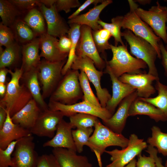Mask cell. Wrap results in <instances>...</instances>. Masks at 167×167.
I'll return each mask as SVG.
<instances>
[{"label": "cell", "mask_w": 167, "mask_h": 167, "mask_svg": "<svg viewBox=\"0 0 167 167\" xmlns=\"http://www.w3.org/2000/svg\"><path fill=\"white\" fill-rule=\"evenodd\" d=\"M22 68H16L13 72L9 70L11 79L7 84L6 93L0 100V106L9 111L12 117L25 105L32 99L28 89L19 81L23 74Z\"/></svg>", "instance_id": "cell-1"}, {"label": "cell", "mask_w": 167, "mask_h": 167, "mask_svg": "<svg viewBox=\"0 0 167 167\" xmlns=\"http://www.w3.org/2000/svg\"><path fill=\"white\" fill-rule=\"evenodd\" d=\"M94 127V129L89 138L88 146L95 154L99 167H102L101 156L106 148L111 146L124 148L127 146L129 139L122 134L113 132L102 124L99 120Z\"/></svg>", "instance_id": "cell-2"}, {"label": "cell", "mask_w": 167, "mask_h": 167, "mask_svg": "<svg viewBox=\"0 0 167 167\" xmlns=\"http://www.w3.org/2000/svg\"><path fill=\"white\" fill-rule=\"evenodd\" d=\"M110 47L113 53L111 59L108 61L106 57L104 59L106 65L116 77L118 78L125 73H144L141 69L147 68V64L143 60L132 56L128 52L126 45L117 46L110 44Z\"/></svg>", "instance_id": "cell-3"}, {"label": "cell", "mask_w": 167, "mask_h": 167, "mask_svg": "<svg viewBox=\"0 0 167 167\" xmlns=\"http://www.w3.org/2000/svg\"><path fill=\"white\" fill-rule=\"evenodd\" d=\"M78 71L71 69L67 72L52 92L50 101L71 105L83 99V93L79 82Z\"/></svg>", "instance_id": "cell-4"}, {"label": "cell", "mask_w": 167, "mask_h": 167, "mask_svg": "<svg viewBox=\"0 0 167 167\" xmlns=\"http://www.w3.org/2000/svg\"><path fill=\"white\" fill-rule=\"evenodd\" d=\"M130 11L123 16L121 27L130 30L134 34L139 36L151 44L157 53V57L161 58V53L159 46L161 38L153 32L146 23L137 15L135 11L137 4L133 0H128Z\"/></svg>", "instance_id": "cell-5"}, {"label": "cell", "mask_w": 167, "mask_h": 167, "mask_svg": "<svg viewBox=\"0 0 167 167\" xmlns=\"http://www.w3.org/2000/svg\"><path fill=\"white\" fill-rule=\"evenodd\" d=\"M121 36L129 44L131 53L136 58L146 63L148 68V73L159 79L155 64L157 53L153 46L147 41L135 35L132 31L127 29L122 32Z\"/></svg>", "instance_id": "cell-6"}, {"label": "cell", "mask_w": 167, "mask_h": 167, "mask_svg": "<svg viewBox=\"0 0 167 167\" xmlns=\"http://www.w3.org/2000/svg\"><path fill=\"white\" fill-rule=\"evenodd\" d=\"M93 61L87 56L76 55L71 69L84 71L89 80L93 85L97 96L102 107L105 108L111 97L108 90L103 88L101 85V79L104 72L98 71L95 67Z\"/></svg>", "instance_id": "cell-7"}, {"label": "cell", "mask_w": 167, "mask_h": 167, "mask_svg": "<svg viewBox=\"0 0 167 167\" xmlns=\"http://www.w3.org/2000/svg\"><path fill=\"white\" fill-rule=\"evenodd\" d=\"M147 143L143 139L138 138L134 134L131 135L127 146L121 150L115 149L105 152L111 156V163L106 167H125L135 157L141 153L148 147Z\"/></svg>", "instance_id": "cell-8"}, {"label": "cell", "mask_w": 167, "mask_h": 167, "mask_svg": "<svg viewBox=\"0 0 167 167\" xmlns=\"http://www.w3.org/2000/svg\"><path fill=\"white\" fill-rule=\"evenodd\" d=\"M135 11L143 21L151 27L156 35L167 44V7L161 6L157 1L156 6H152L148 11L138 7L137 4Z\"/></svg>", "instance_id": "cell-9"}, {"label": "cell", "mask_w": 167, "mask_h": 167, "mask_svg": "<svg viewBox=\"0 0 167 167\" xmlns=\"http://www.w3.org/2000/svg\"><path fill=\"white\" fill-rule=\"evenodd\" d=\"M66 61L56 62L45 59L41 61L38 66V76L42 85L44 99L52 93L61 80L62 69Z\"/></svg>", "instance_id": "cell-10"}, {"label": "cell", "mask_w": 167, "mask_h": 167, "mask_svg": "<svg viewBox=\"0 0 167 167\" xmlns=\"http://www.w3.org/2000/svg\"><path fill=\"white\" fill-rule=\"evenodd\" d=\"M32 135L19 139L12 154V167H36L39 156Z\"/></svg>", "instance_id": "cell-11"}, {"label": "cell", "mask_w": 167, "mask_h": 167, "mask_svg": "<svg viewBox=\"0 0 167 167\" xmlns=\"http://www.w3.org/2000/svg\"><path fill=\"white\" fill-rule=\"evenodd\" d=\"M49 109L62 112L65 116H70L77 113H84L95 116L102 121L106 120L112 116L105 108L99 107L83 101L71 105H66L59 102L50 101Z\"/></svg>", "instance_id": "cell-12"}, {"label": "cell", "mask_w": 167, "mask_h": 167, "mask_svg": "<svg viewBox=\"0 0 167 167\" xmlns=\"http://www.w3.org/2000/svg\"><path fill=\"white\" fill-rule=\"evenodd\" d=\"M80 36L76 50V55L87 56L91 59L100 71H103L106 64L100 57L94 41L92 30L89 27L81 25Z\"/></svg>", "instance_id": "cell-13"}, {"label": "cell", "mask_w": 167, "mask_h": 167, "mask_svg": "<svg viewBox=\"0 0 167 167\" xmlns=\"http://www.w3.org/2000/svg\"><path fill=\"white\" fill-rule=\"evenodd\" d=\"M65 116L60 111L48 109L42 111L36 123L30 130L32 134L39 137L52 138L55 135L57 126Z\"/></svg>", "instance_id": "cell-14"}, {"label": "cell", "mask_w": 167, "mask_h": 167, "mask_svg": "<svg viewBox=\"0 0 167 167\" xmlns=\"http://www.w3.org/2000/svg\"><path fill=\"white\" fill-rule=\"evenodd\" d=\"M118 79L136 89L138 97L144 98H149L155 94L156 90L152 83L154 81L159 80L153 75L145 72L137 74L125 73Z\"/></svg>", "instance_id": "cell-15"}, {"label": "cell", "mask_w": 167, "mask_h": 167, "mask_svg": "<svg viewBox=\"0 0 167 167\" xmlns=\"http://www.w3.org/2000/svg\"><path fill=\"white\" fill-rule=\"evenodd\" d=\"M138 97L136 91L125 98L119 104L116 111L111 117L106 120L102 121L103 124L113 132L122 134L129 117L130 106Z\"/></svg>", "instance_id": "cell-16"}, {"label": "cell", "mask_w": 167, "mask_h": 167, "mask_svg": "<svg viewBox=\"0 0 167 167\" xmlns=\"http://www.w3.org/2000/svg\"><path fill=\"white\" fill-rule=\"evenodd\" d=\"M40 7L47 23L48 34L60 38L67 34L70 27L58 14L55 3L50 8L43 4Z\"/></svg>", "instance_id": "cell-17"}, {"label": "cell", "mask_w": 167, "mask_h": 167, "mask_svg": "<svg viewBox=\"0 0 167 167\" xmlns=\"http://www.w3.org/2000/svg\"><path fill=\"white\" fill-rule=\"evenodd\" d=\"M104 73L108 74L112 83V95L105 108L112 115L120 102L136 90L127 84L121 81L106 65Z\"/></svg>", "instance_id": "cell-18"}, {"label": "cell", "mask_w": 167, "mask_h": 167, "mask_svg": "<svg viewBox=\"0 0 167 167\" xmlns=\"http://www.w3.org/2000/svg\"><path fill=\"white\" fill-rule=\"evenodd\" d=\"M32 135L30 130L14 123L9 111L7 110L6 119L0 129V149H5L12 142Z\"/></svg>", "instance_id": "cell-19"}, {"label": "cell", "mask_w": 167, "mask_h": 167, "mask_svg": "<svg viewBox=\"0 0 167 167\" xmlns=\"http://www.w3.org/2000/svg\"><path fill=\"white\" fill-rule=\"evenodd\" d=\"M73 127L63 119L59 123L54 137L44 143L43 147L63 148L77 152L72 134Z\"/></svg>", "instance_id": "cell-20"}, {"label": "cell", "mask_w": 167, "mask_h": 167, "mask_svg": "<svg viewBox=\"0 0 167 167\" xmlns=\"http://www.w3.org/2000/svg\"><path fill=\"white\" fill-rule=\"evenodd\" d=\"M40 57L51 62H60L66 60L68 54L62 53L58 46V40L56 37L48 34L47 32L41 35Z\"/></svg>", "instance_id": "cell-21"}, {"label": "cell", "mask_w": 167, "mask_h": 167, "mask_svg": "<svg viewBox=\"0 0 167 167\" xmlns=\"http://www.w3.org/2000/svg\"><path fill=\"white\" fill-rule=\"evenodd\" d=\"M76 152L63 148H54V155L60 167H92L85 156L78 155Z\"/></svg>", "instance_id": "cell-22"}, {"label": "cell", "mask_w": 167, "mask_h": 167, "mask_svg": "<svg viewBox=\"0 0 167 167\" xmlns=\"http://www.w3.org/2000/svg\"><path fill=\"white\" fill-rule=\"evenodd\" d=\"M41 109L32 98L11 117L12 121L14 123L30 130L35 125L42 111Z\"/></svg>", "instance_id": "cell-23"}, {"label": "cell", "mask_w": 167, "mask_h": 167, "mask_svg": "<svg viewBox=\"0 0 167 167\" xmlns=\"http://www.w3.org/2000/svg\"><path fill=\"white\" fill-rule=\"evenodd\" d=\"M112 2L111 0H104L101 4L95 6L87 13L69 19L68 23L69 24H75L80 25H85L90 27L92 31L101 29L102 27L98 23L100 19L99 15L102 11Z\"/></svg>", "instance_id": "cell-24"}, {"label": "cell", "mask_w": 167, "mask_h": 167, "mask_svg": "<svg viewBox=\"0 0 167 167\" xmlns=\"http://www.w3.org/2000/svg\"><path fill=\"white\" fill-rule=\"evenodd\" d=\"M40 47L39 37L28 43L22 45V63L21 68L24 73L38 67L41 61L39 53Z\"/></svg>", "instance_id": "cell-25"}, {"label": "cell", "mask_w": 167, "mask_h": 167, "mask_svg": "<svg viewBox=\"0 0 167 167\" xmlns=\"http://www.w3.org/2000/svg\"><path fill=\"white\" fill-rule=\"evenodd\" d=\"M138 115H147L157 122L167 120L161 110L152 104L142 100L138 97L132 102L128 113L129 116Z\"/></svg>", "instance_id": "cell-26"}, {"label": "cell", "mask_w": 167, "mask_h": 167, "mask_svg": "<svg viewBox=\"0 0 167 167\" xmlns=\"http://www.w3.org/2000/svg\"><path fill=\"white\" fill-rule=\"evenodd\" d=\"M38 67L23 73L22 78L24 84L30 92L32 98L40 107L42 111L48 109V106L44 101L41 92L38 76Z\"/></svg>", "instance_id": "cell-27"}, {"label": "cell", "mask_w": 167, "mask_h": 167, "mask_svg": "<svg viewBox=\"0 0 167 167\" xmlns=\"http://www.w3.org/2000/svg\"><path fill=\"white\" fill-rule=\"evenodd\" d=\"M10 28L16 42L22 45L30 42L38 36L24 20L20 19H16Z\"/></svg>", "instance_id": "cell-28"}, {"label": "cell", "mask_w": 167, "mask_h": 167, "mask_svg": "<svg viewBox=\"0 0 167 167\" xmlns=\"http://www.w3.org/2000/svg\"><path fill=\"white\" fill-rule=\"evenodd\" d=\"M81 25L75 24H70V29L67 33L68 36L71 39V44L68 58L63 66L62 73L64 75L67 72L71 69V65L76 57V50L80 36Z\"/></svg>", "instance_id": "cell-29"}, {"label": "cell", "mask_w": 167, "mask_h": 167, "mask_svg": "<svg viewBox=\"0 0 167 167\" xmlns=\"http://www.w3.org/2000/svg\"><path fill=\"white\" fill-rule=\"evenodd\" d=\"M156 81L155 88L158 95L154 97L140 98L161 110L167 120V85L161 83L159 80Z\"/></svg>", "instance_id": "cell-30"}, {"label": "cell", "mask_w": 167, "mask_h": 167, "mask_svg": "<svg viewBox=\"0 0 167 167\" xmlns=\"http://www.w3.org/2000/svg\"><path fill=\"white\" fill-rule=\"evenodd\" d=\"M0 68L9 67L15 64L19 60L21 50L17 42L6 47L3 50L0 46Z\"/></svg>", "instance_id": "cell-31"}, {"label": "cell", "mask_w": 167, "mask_h": 167, "mask_svg": "<svg viewBox=\"0 0 167 167\" xmlns=\"http://www.w3.org/2000/svg\"><path fill=\"white\" fill-rule=\"evenodd\" d=\"M44 19L42 12L34 8L28 11L23 20L39 36L46 32Z\"/></svg>", "instance_id": "cell-32"}, {"label": "cell", "mask_w": 167, "mask_h": 167, "mask_svg": "<svg viewBox=\"0 0 167 167\" xmlns=\"http://www.w3.org/2000/svg\"><path fill=\"white\" fill-rule=\"evenodd\" d=\"M151 129L152 136L148 138L147 143L156 147L159 153L167 156V133L162 132L159 127L155 126H152Z\"/></svg>", "instance_id": "cell-33"}, {"label": "cell", "mask_w": 167, "mask_h": 167, "mask_svg": "<svg viewBox=\"0 0 167 167\" xmlns=\"http://www.w3.org/2000/svg\"><path fill=\"white\" fill-rule=\"evenodd\" d=\"M21 14V12L9 0H0V16L1 22L10 27L16 20V17Z\"/></svg>", "instance_id": "cell-34"}, {"label": "cell", "mask_w": 167, "mask_h": 167, "mask_svg": "<svg viewBox=\"0 0 167 167\" xmlns=\"http://www.w3.org/2000/svg\"><path fill=\"white\" fill-rule=\"evenodd\" d=\"M123 16H118L111 19V23L105 22L100 19L98 23L102 28L108 30L114 39L115 46H117L120 42L122 45H125L121 38V24Z\"/></svg>", "instance_id": "cell-35"}, {"label": "cell", "mask_w": 167, "mask_h": 167, "mask_svg": "<svg viewBox=\"0 0 167 167\" xmlns=\"http://www.w3.org/2000/svg\"><path fill=\"white\" fill-rule=\"evenodd\" d=\"M92 127L78 128L72 131V134L77 152L79 153L83 151L84 145L88 146L90 137L93 133Z\"/></svg>", "instance_id": "cell-36"}, {"label": "cell", "mask_w": 167, "mask_h": 167, "mask_svg": "<svg viewBox=\"0 0 167 167\" xmlns=\"http://www.w3.org/2000/svg\"><path fill=\"white\" fill-rule=\"evenodd\" d=\"M79 80L83 93V101L88 102L98 107H102L98 98L96 96L92 89L86 74L83 71H81L79 73Z\"/></svg>", "instance_id": "cell-37"}, {"label": "cell", "mask_w": 167, "mask_h": 167, "mask_svg": "<svg viewBox=\"0 0 167 167\" xmlns=\"http://www.w3.org/2000/svg\"><path fill=\"white\" fill-rule=\"evenodd\" d=\"M70 124L73 128H88L94 127L99 120L94 115L84 113H77L69 117Z\"/></svg>", "instance_id": "cell-38"}, {"label": "cell", "mask_w": 167, "mask_h": 167, "mask_svg": "<svg viewBox=\"0 0 167 167\" xmlns=\"http://www.w3.org/2000/svg\"><path fill=\"white\" fill-rule=\"evenodd\" d=\"M93 38L98 52L104 54L105 50L110 49L108 41L112 36L108 30L102 28L96 31H92Z\"/></svg>", "instance_id": "cell-39"}, {"label": "cell", "mask_w": 167, "mask_h": 167, "mask_svg": "<svg viewBox=\"0 0 167 167\" xmlns=\"http://www.w3.org/2000/svg\"><path fill=\"white\" fill-rule=\"evenodd\" d=\"M18 140L11 142L5 149L0 148V167H13L11 156Z\"/></svg>", "instance_id": "cell-40"}, {"label": "cell", "mask_w": 167, "mask_h": 167, "mask_svg": "<svg viewBox=\"0 0 167 167\" xmlns=\"http://www.w3.org/2000/svg\"><path fill=\"white\" fill-rule=\"evenodd\" d=\"M14 33L11 28L4 25L1 22L0 24V46L6 47L15 41Z\"/></svg>", "instance_id": "cell-41"}, {"label": "cell", "mask_w": 167, "mask_h": 167, "mask_svg": "<svg viewBox=\"0 0 167 167\" xmlns=\"http://www.w3.org/2000/svg\"><path fill=\"white\" fill-rule=\"evenodd\" d=\"M9 1L19 11H29L38 6H41L40 0H10Z\"/></svg>", "instance_id": "cell-42"}, {"label": "cell", "mask_w": 167, "mask_h": 167, "mask_svg": "<svg viewBox=\"0 0 167 167\" xmlns=\"http://www.w3.org/2000/svg\"><path fill=\"white\" fill-rule=\"evenodd\" d=\"M55 5L58 12L63 11L66 13L69 12L71 8L81 6L78 0H56Z\"/></svg>", "instance_id": "cell-43"}, {"label": "cell", "mask_w": 167, "mask_h": 167, "mask_svg": "<svg viewBox=\"0 0 167 167\" xmlns=\"http://www.w3.org/2000/svg\"><path fill=\"white\" fill-rule=\"evenodd\" d=\"M36 167H60L52 154L39 156Z\"/></svg>", "instance_id": "cell-44"}, {"label": "cell", "mask_w": 167, "mask_h": 167, "mask_svg": "<svg viewBox=\"0 0 167 167\" xmlns=\"http://www.w3.org/2000/svg\"><path fill=\"white\" fill-rule=\"evenodd\" d=\"M137 156L136 167H156L154 159L151 156H146L141 153Z\"/></svg>", "instance_id": "cell-45"}, {"label": "cell", "mask_w": 167, "mask_h": 167, "mask_svg": "<svg viewBox=\"0 0 167 167\" xmlns=\"http://www.w3.org/2000/svg\"><path fill=\"white\" fill-rule=\"evenodd\" d=\"M71 42V39L66 35L63 36L59 38L58 46L60 51L65 54L69 53L70 50Z\"/></svg>", "instance_id": "cell-46"}, {"label": "cell", "mask_w": 167, "mask_h": 167, "mask_svg": "<svg viewBox=\"0 0 167 167\" xmlns=\"http://www.w3.org/2000/svg\"><path fill=\"white\" fill-rule=\"evenodd\" d=\"M104 0H87L81 5L78 8L69 16L68 19H70L76 17L83 11L91 4H94L95 6L97 5L98 3H101Z\"/></svg>", "instance_id": "cell-47"}, {"label": "cell", "mask_w": 167, "mask_h": 167, "mask_svg": "<svg viewBox=\"0 0 167 167\" xmlns=\"http://www.w3.org/2000/svg\"><path fill=\"white\" fill-rule=\"evenodd\" d=\"M146 151L148 153L150 156H152L155 162L156 167H167V166H164L162 164V160L161 158L157 156L158 151L156 148L154 147L148 145Z\"/></svg>", "instance_id": "cell-48"}, {"label": "cell", "mask_w": 167, "mask_h": 167, "mask_svg": "<svg viewBox=\"0 0 167 167\" xmlns=\"http://www.w3.org/2000/svg\"><path fill=\"white\" fill-rule=\"evenodd\" d=\"M159 44L161 53V63L164 68L165 75L167 77V51L161 41H160Z\"/></svg>", "instance_id": "cell-49"}, {"label": "cell", "mask_w": 167, "mask_h": 167, "mask_svg": "<svg viewBox=\"0 0 167 167\" xmlns=\"http://www.w3.org/2000/svg\"><path fill=\"white\" fill-rule=\"evenodd\" d=\"M6 117V110L5 108L0 106V129L3 127Z\"/></svg>", "instance_id": "cell-50"}, {"label": "cell", "mask_w": 167, "mask_h": 167, "mask_svg": "<svg viewBox=\"0 0 167 167\" xmlns=\"http://www.w3.org/2000/svg\"><path fill=\"white\" fill-rule=\"evenodd\" d=\"M9 70L6 67L0 68V83L6 84V75Z\"/></svg>", "instance_id": "cell-51"}, {"label": "cell", "mask_w": 167, "mask_h": 167, "mask_svg": "<svg viewBox=\"0 0 167 167\" xmlns=\"http://www.w3.org/2000/svg\"><path fill=\"white\" fill-rule=\"evenodd\" d=\"M56 0H40L41 4L47 8H50L55 4Z\"/></svg>", "instance_id": "cell-52"}, {"label": "cell", "mask_w": 167, "mask_h": 167, "mask_svg": "<svg viewBox=\"0 0 167 167\" xmlns=\"http://www.w3.org/2000/svg\"><path fill=\"white\" fill-rule=\"evenodd\" d=\"M7 85L0 83V95L2 98L5 96L6 91Z\"/></svg>", "instance_id": "cell-53"}, {"label": "cell", "mask_w": 167, "mask_h": 167, "mask_svg": "<svg viewBox=\"0 0 167 167\" xmlns=\"http://www.w3.org/2000/svg\"><path fill=\"white\" fill-rule=\"evenodd\" d=\"M136 160L135 158L125 167H136Z\"/></svg>", "instance_id": "cell-54"}, {"label": "cell", "mask_w": 167, "mask_h": 167, "mask_svg": "<svg viewBox=\"0 0 167 167\" xmlns=\"http://www.w3.org/2000/svg\"><path fill=\"white\" fill-rule=\"evenodd\" d=\"M135 2H137L140 4H147L150 3L151 2V0H135L134 1Z\"/></svg>", "instance_id": "cell-55"}, {"label": "cell", "mask_w": 167, "mask_h": 167, "mask_svg": "<svg viewBox=\"0 0 167 167\" xmlns=\"http://www.w3.org/2000/svg\"><path fill=\"white\" fill-rule=\"evenodd\" d=\"M166 22L167 23V21ZM166 29L167 30V26L166 27ZM166 50L167 51V44L166 45V46L165 47Z\"/></svg>", "instance_id": "cell-56"}, {"label": "cell", "mask_w": 167, "mask_h": 167, "mask_svg": "<svg viewBox=\"0 0 167 167\" xmlns=\"http://www.w3.org/2000/svg\"><path fill=\"white\" fill-rule=\"evenodd\" d=\"M165 166H167V160H166L165 164Z\"/></svg>", "instance_id": "cell-57"}, {"label": "cell", "mask_w": 167, "mask_h": 167, "mask_svg": "<svg viewBox=\"0 0 167 167\" xmlns=\"http://www.w3.org/2000/svg\"><path fill=\"white\" fill-rule=\"evenodd\" d=\"M165 2H167V0H165Z\"/></svg>", "instance_id": "cell-58"}]
</instances>
